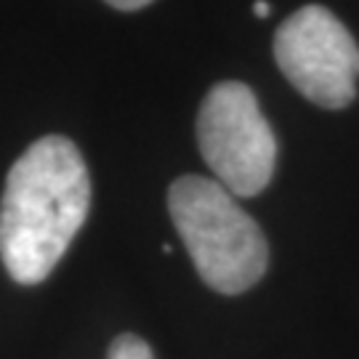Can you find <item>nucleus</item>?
Listing matches in <instances>:
<instances>
[{
  "mask_svg": "<svg viewBox=\"0 0 359 359\" xmlns=\"http://www.w3.org/2000/svg\"><path fill=\"white\" fill-rule=\"evenodd\" d=\"M90 179L83 154L65 136L29 144L0 200V258L16 283H43L86 224Z\"/></svg>",
  "mask_w": 359,
  "mask_h": 359,
  "instance_id": "obj_1",
  "label": "nucleus"
},
{
  "mask_svg": "<svg viewBox=\"0 0 359 359\" xmlns=\"http://www.w3.org/2000/svg\"><path fill=\"white\" fill-rule=\"evenodd\" d=\"M168 210L200 277L213 290L237 295L264 277L269 264L264 231L218 181L176 179L168 192Z\"/></svg>",
  "mask_w": 359,
  "mask_h": 359,
  "instance_id": "obj_2",
  "label": "nucleus"
},
{
  "mask_svg": "<svg viewBox=\"0 0 359 359\" xmlns=\"http://www.w3.org/2000/svg\"><path fill=\"white\" fill-rule=\"evenodd\" d=\"M197 144L216 181L234 197L264 192L277 165V139L256 93L226 80L208 90L197 115Z\"/></svg>",
  "mask_w": 359,
  "mask_h": 359,
  "instance_id": "obj_3",
  "label": "nucleus"
},
{
  "mask_svg": "<svg viewBox=\"0 0 359 359\" xmlns=\"http://www.w3.org/2000/svg\"><path fill=\"white\" fill-rule=\"evenodd\" d=\"M274 59L283 75L309 102L344 109L357 96L359 46L322 6H304L274 35Z\"/></svg>",
  "mask_w": 359,
  "mask_h": 359,
  "instance_id": "obj_4",
  "label": "nucleus"
},
{
  "mask_svg": "<svg viewBox=\"0 0 359 359\" xmlns=\"http://www.w3.org/2000/svg\"><path fill=\"white\" fill-rule=\"evenodd\" d=\"M107 359H154L152 357V348L144 344L142 338L136 335H120L115 338V344L109 346V357Z\"/></svg>",
  "mask_w": 359,
  "mask_h": 359,
  "instance_id": "obj_5",
  "label": "nucleus"
},
{
  "mask_svg": "<svg viewBox=\"0 0 359 359\" xmlns=\"http://www.w3.org/2000/svg\"><path fill=\"white\" fill-rule=\"evenodd\" d=\"M109 6H115V8H120V11H139V8H144V6H149L152 0H107Z\"/></svg>",
  "mask_w": 359,
  "mask_h": 359,
  "instance_id": "obj_6",
  "label": "nucleus"
},
{
  "mask_svg": "<svg viewBox=\"0 0 359 359\" xmlns=\"http://www.w3.org/2000/svg\"><path fill=\"white\" fill-rule=\"evenodd\" d=\"M269 11H271V6L266 3V0H258L256 6H253V13H256L258 19H266V16H269Z\"/></svg>",
  "mask_w": 359,
  "mask_h": 359,
  "instance_id": "obj_7",
  "label": "nucleus"
}]
</instances>
